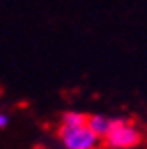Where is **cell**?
Here are the masks:
<instances>
[{
  "label": "cell",
  "instance_id": "obj_1",
  "mask_svg": "<svg viewBox=\"0 0 147 149\" xmlns=\"http://www.w3.org/2000/svg\"><path fill=\"white\" fill-rule=\"evenodd\" d=\"M87 117L83 112L67 110L60 117L59 140L64 149H99L101 139H98L87 126Z\"/></svg>",
  "mask_w": 147,
  "mask_h": 149
},
{
  "label": "cell",
  "instance_id": "obj_2",
  "mask_svg": "<svg viewBox=\"0 0 147 149\" xmlns=\"http://www.w3.org/2000/svg\"><path fill=\"white\" fill-rule=\"evenodd\" d=\"M142 140V132L135 123L130 119H112L108 133L105 135L103 142L106 149H135Z\"/></svg>",
  "mask_w": 147,
  "mask_h": 149
},
{
  "label": "cell",
  "instance_id": "obj_3",
  "mask_svg": "<svg viewBox=\"0 0 147 149\" xmlns=\"http://www.w3.org/2000/svg\"><path fill=\"white\" fill-rule=\"evenodd\" d=\"M110 124H112V119L106 117V116H101V114H94V116L87 117V126L90 128V132H92L98 139H101V140L108 133Z\"/></svg>",
  "mask_w": 147,
  "mask_h": 149
},
{
  "label": "cell",
  "instance_id": "obj_4",
  "mask_svg": "<svg viewBox=\"0 0 147 149\" xmlns=\"http://www.w3.org/2000/svg\"><path fill=\"white\" fill-rule=\"evenodd\" d=\"M7 124H9V116L6 112H0V130H4Z\"/></svg>",
  "mask_w": 147,
  "mask_h": 149
}]
</instances>
